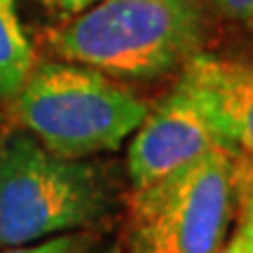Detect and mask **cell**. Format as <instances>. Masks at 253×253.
I'll return each mask as SVG.
<instances>
[{
  "mask_svg": "<svg viewBox=\"0 0 253 253\" xmlns=\"http://www.w3.org/2000/svg\"><path fill=\"white\" fill-rule=\"evenodd\" d=\"M199 40L192 0H96L47 33L49 47L71 63L136 80L185 66Z\"/></svg>",
  "mask_w": 253,
  "mask_h": 253,
  "instance_id": "obj_1",
  "label": "cell"
},
{
  "mask_svg": "<svg viewBox=\"0 0 253 253\" xmlns=\"http://www.w3.org/2000/svg\"><path fill=\"white\" fill-rule=\"evenodd\" d=\"M110 207V183L94 164L49 153L31 134L0 145V246L89 230Z\"/></svg>",
  "mask_w": 253,
  "mask_h": 253,
  "instance_id": "obj_2",
  "label": "cell"
},
{
  "mask_svg": "<svg viewBox=\"0 0 253 253\" xmlns=\"http://www.w3.org/2000/svg\"><path fill=\"white\" fill-rule=\"evenodd\" d=\"M12 101L19 125L68 160L118 150L148 115L131 89L80 63H40Z\"/></svg>",
  "mask_w": 253,
  "mask_h": 253,
  "instance_id": "obj_3",
  "label": "cell"
},
{
  "mask_svg": "<svg viewBox=\"0 0 253 253\" xmlns=\"http://www.w3.org/2000/svg\"><path fill=\"white\" fill-rule=\"evenodd\" d=\"M235 211V153L218 148L134 188L126 253H218Z\"/></svg>",
  "mask_w": 253,
  "mask_h": 253,
  "instance_id": "obj_4",
  "label": "cell"
},
{
  "mask_svg": "<svg viewBox=\"0 0 253 253\" xmlns=\"http://www.w3.org/2000/svg\"><path fill=\"white\" fill-rule=\"evenodd\" d=\"M218 148L232 150L223 122L207 89L188 68H183L171 91L148 110L131 134L126 173L134 188H143Z\"/></svg>",
  "mask_w": 253,
  "mask_h": 253,
  "instance_id": "obj_5",
  "label": "cell"
},
{
  "mask_svg": "<svg viewBox=\"0 0 253 253\" xmlns=\"http://www.w3.org/2000/svg\"><path fill=\"white\" fill-rule=\"evenodd\" d=\"M183 68L207 89L232 150L253 162V59L195 54Z\"/></svg>",
  "mask_w": 253,
  "mask_h": 253,
  "instance_id": "obj_6",
  "label": "cell"
},
{
  "mask_svg": "<svg viewBox=\"0 0 253 253\" xmlns=\"http://www.w3.org/2000/svg\"><path fill=\"white\" fill-rule=\"evenodd\" d=\"M33 71V49L14 0H0V99L12 101Z\"/></svg>",
  "mask_w": 253,
  "mask_h": 253,
  "instance_id": "obj_7",
  "label": "cell"
},
{
  "mask_svg": "<svg viewBox=\"0 0 253 253\" xmlns=\"http://www.w3.org/2000/svg\"><path fill=\"white\" fill-rule=\"evenodd\" d=\"M235 188H237V227L244 232L249 253H253V162L235 153Z\"/></svg>",
  "mask_w": 253,
  "mask_h": 253,
  "instance_id": "obj_8",
  "label": "cell"
},
{
  "mask_svg": "<svg viewBox=\"0 0 253 253\" xmlns=\"http://www.w3.org/2000/svg\"><path fill=\"white\" fill-rule=\"evenodd\" d=\"M94 244H96L94 235H89L87 230H80V232L49 237V239H42L36 244L0 246V253H87Z\"/></svg>",
  "mask_w": 253,
  "mask_h": 253,
  "instance_id": "obj_9",
  "label": "cell"
},
{
  "mask_svg": "<svg viewBox=\"0 0 253 253\" xmlns=\"http://www.w3.org/2000/svg\"><path fill=\"white\" fill-rule=\"evenodd\" d=\"M213 5L225 19L253 28V0H213Z\"/></svg>",
  "mask_w": 253,
  "mask_h": 253,
  "instance_id": "obj_10",
  "label": "cell"
},
{
  "mask_svg": "<svg viewBox=\"0 0 253 253\" xmlns=\"http://www.w3.org/2000/svg\"><path fill=\"white\" fill-rule=\"evenodd\" d=\"M218 253H249V246H246V239H244V232L235 227V232L225 239V244L218 249Z\"/></svg>",
  "mask_w": 253,
  "mask_h": 253,
  "instance_id": "obj_11",
  "label": "cell"
},
{
  "mask_svg": "<svg viewBox=\"0 0 253 253\" xmlns=\"http://www.w3.org/2000/svg\"><path fill=\"white\" fill-rule=\"evenodd\" d=\"M42 2H47L49 7H56L61 9V12H82V9H87L89 5H94L96 0H42Z\"/></svg>",
  "mask_w": 253,
  "mask_h": 253,
  "instance_id": "obj_12",
  "label": "cell"
},
{
  "mask_svg": "<svg viewBox=\"0 0 253 253\" xmlns=\"http://www.w3.org/2000/svg\"><path fill=\"white\" fill-rule=\"evenodd\" d=\"M87 253H122V251H120L115 244H110V246H96V244H94Z\"/></svg>",
  "mask_w": 253,
  "mask_h": 253,
  "instance_id": "obj_13",
  "label": "cell"
}]
</instances>
